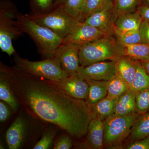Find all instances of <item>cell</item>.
<instances>
[{
	"instance_id": "obj_1",
	"label": "cell",
	"mask_w": 149,
	"mask_h": 149,
	"mask_svg": "<svg viewBox=\"0 0 149 149\" xmlns=\"http://www.w3.org/2000/svg\"><path fill=\"white\" fill-rule=\"evenodd\" d=\"M19 104L29 112L56 125L72 137L88 133L93 118L86 101L72 97L51 80L1 64Z\"/></svg>"
},
{
	"instance_id": "obj_2",
	"label": "cell",
	"mask_w": 149,
	"mask_h": 149,
	"mask_svg": "<svg viewBox=\"0 0 149 149\" xmlns=\"http://www.w3.org/2000/svg\"><path fill=\"white\" fill-rule=\"evenodd\" d=\"M124 56L122 46L114 35H107L80 48L79 52L80 66H85L105 61H115Z\"/></svg>"
},
{
	"instance_id": "obj_3",
	"label": "cell",
	"mask_w": 149,
	"mask_h": 149,
	"mask_svg": "<svg viewBox=\"0 0 149 149\" xmlns=\"http://www.w3.org/2000/svg\"><path fill=\"white\" fill-rule=\"evenodd\" d=\"M17 25L23 32L31 37L42 54L47 57H53L56 51L63 42V39L51 29L37 24L26 14L18 13Z\"/></svg>"
},
{
	"instance_id": "obj_4",
	"label": "cell",
	"mask_w": 149,
	"mask_h": 149,
	"mask_svg": "<svg viewBox=\"0 0 149 149\" xmlns=\"http://www.w3.org/2000/svg\"><path fill=\"white\" fill-rule=\"evenodd\" d=\"M18 12L15 5L9 0H1L0 3V48L3 52L10 56L16 53L13 40L22 36L23 32L17 25Z\"/></svg>"
},
{
	"instance_id": "obj_5",
	"label": "cell",
	"mask_w": 149,
	"mask_h": 149,
	"mask_svg": "<svg viewBox=\"0 0 149 149\" xmlns=\"http://www.w3.org/2000/svg\"><path fill=\"white\" fill-rule=\"evenodd\" d=\"M13 55L15 66L27 74L52 81H59L69 75L62 69L59 61L55 57L41 61H32L22 58L16 53Z\"/></svg>"
},
{
	"instance_id": "obj_6",
	"label": "cell",
	"mask_w": 149,
	"mask_h": 149,
	"mask_svg": "<svg viewBox=\"0 0 149 149\" xmlns=\"http://www.w3.org/2000/svg\"><path fill=\"white\" fill-rule=\"evenodd\" d=\"M140 114L128 115L113 114L104 121V146L116 148L130 135L131 128Z\"/></svg>"
},
{
	"instance_id": "obj_7",
	"label": "cell",
	"mask_w": 149,
	"mask_h": 149,
	"mask_svg": "<svg viewBox=\"0 0 149 149\" xmlns=\"http://www.w3.org/2000/svg\"><path fill=\"white\" fill-rule=\"evenodd\" d=\"M26 15L37 24L51 29L63 39L80 22L67 13L63 4L47 13Z\"/></svg>"
},
{
	"instance_id": "obj_8",
	"label": "cell",
	"mask_w": 149,
	"mask_h": 149,
	"mask_svg": "<svg viewBox=\"0 0 149 149\" xmlns=\"http://www.w3.org/2000/svg\"><path fill=\"white\" fill-rule=\"evenodd\" d=\"M118 17L113 0L105 6L91 14L83 21L107 35H113L115 22Z\"/></svg>"
},
{
	"instance_id": "obj_9",
	"label": "cell",
	"mask_w": 149,
	"mask_h": 149,
	"mask_svg": "<svg viewBox=\"0 0 149 149\" xmlns=\"http://www.w3.org/2000/svg\"><path fill=\"white\" fill-rule=\"evenodd\" d=\"M107 35L96 27L80 21L65 37L62 44H71L81 47Z\"/></svg>"
},
{
	"instance_id": "obj_10",
	"label": "cell",
	"mask_w": 149,
	"mask_h": 149,
	"mask_svg": "<svg viewBox=\"0 0 149 149\" xmlns=\"http://www.w3.org/2000/svg\"><path fill=\"white\" fill-rule=\"evenodd\" d=\"M75 75L85 80L108 81L116 75L115 61H105L80 66Z\"/></svg>"
},
{
	"instance_id": "obj_11",
	"label": "cell",
	"mask_w": 149,
	"mask_h": 149,
	"mask_svg": "<svg viewBox=\"0 0 149 149\" xmlns=\"http://www.w3.org/2000/svg\"><path fill=\"white\" fill-rule=\"evenodd\" d=\"M80 47L71 44L59 47L54 56L58 58L62 69L69 75H74L80 68L79 52Z\"/></svg>"
},
{
	"instance_id": "obj_12",
	"label": "cell",
	"mask_w": 149,
	"mask_h": 149,
	"mask_svg": "<svg viewBox=\"0 0 149 149\" xmlns=\"http://www.w3.org/2000/svg\"><path fill=\"white\" fill-rule=\"evenodd\" d=\"M52 82L72 97L83 100L88 97L89 90L88 82L75 74Z\"/></svg>"
},
{
	"instance_id": "obj_13",
	"label": "cell",
	"mask_w": 149,
	"mask_h": 149,
	"mask_svg": "<svg viewBox=\"0 0 149 149\" xmlns=\"http://www.w3.org/2000/svg\"><path fill=\"white\" fill-rule=\"evenodd\" d=\"M27 126L23 118L19 117L14 121L6 133V140L10 149H19L24 142Z\"/></svg>"
},
{
	"instance_id": "obj_14",
	"label": "cell",
	"mask_w": 149,
	"mask_h": 149,
	"mask_svg": "<svg viewBox=\"0 0 149 149\" xmlns=\"http://www.w3.org/2000/svg\"><path fill=\"white\" fill-rule=\"evenodd\" d=\"M104 121L97 118L93 117L89 123L87 133V145L94 149L104 148Z\"/></svg>"
},
{
	"instance_id": "obj_15",
	"label": "cell",
	"mask_w": 149,
	"mask_h": 149,
	"mask_svg": "<svg viewBox=\"0 0 149 149\" xmlns=\"http://www.w3.org/2000/svg\"><path fill=\"white\" fill-rule=\"evenodd\" d=\"M115 61L116 74L123 79L131 88L136 73V60L123 56Z\"/></svg>"
},
{
	"instance_id": "obj_16",
	"label": "cell",
	"mask_w": 149,
	"mask_h": 149,
	"mask_svg": "<svg viewBox=\"0 0 149 149\" xmlns=\"http://www.w3.org/2000/svg\"><path fill=\"white\" fill-rule=\"evenodd\" d=\"M136 94V92L130 89L119 97L116 105L114 114L125 116L137 112Z\"/></svg>"
},
{
	"instance_id": "obj_17",
	"label": "cell",
	"mask_w": 149,
	"mask_h": 149,
	"mask_svg": "<svg viewBox=\"0 0 149 149\" xmlns=\"http://www.w3.org/2000/svg\"><path fill=\"white\" fill-rule=\"evenodd\" d=\"M118 98L111 99L107 97L92 105L90 106L93 117L97 118L104 121L114 113L115 108Z\"/></svg>"
},
{
	"instance_id": "obj_18",
	"label": "cell",
	"mask_w": 149,
	"mask_h": 149,
	"mask_svg": "<svg viewBox=\"0 0 149 149\" xmlns=\"http://www.w3.org/2000/svg\"><path fill=\"white\" fill-rule=\"evenodd\" d=\"M89 85V90L86 102L92 105L104 98L107 95L108 81L86 80Z\"/></svg>"
},
{
	"instance_id": "obj_19",
	"label": "cell",
	"mask_w": 149,
	"mask_h": 149,
	"mask_svg": "<svg viewBox=\"0 0 149 149\" xmlns=\"http://www.w3.org/2000/svg\"><path fill=\"white\" fill-rule=\"evenodd\" d=\"M143 21L141 15L136 11L118 17L115 22V27L123 31L138 30Z\"/></svg>"
},
{
	"instance_id": "obj_20",
	"label": "cell",
	"mask_w": 149,
	"mask_h": 149,
	"mask_svg": "<svg viewBox=\"0 0 149 149\" xmlns=\"http://www.w3.org/2000/svg\"><path fill=\"white\" fill-rule=\"evenodd\" d=\"M0 70V99L15 111L19 104L11 88L6 74L2 70Z\"/></svg>"
},
{
	"instance_id": "obj_21",
	"label": "cell",
	"mask_w": 149,
	"mask_h": 149,
	"mask_svg": "<svg viewBox=\"0 0 149 149\" xmlns=\"http://www.w3.org/2000/svg\"><path fill=\"white\" fill-rule=\"evenodd\" d=\"M149 136V111L141 114L131 128L129 137L132 141L140 140Z\"/></svg>"
},
{
	"instance_id": "obj_22",
	"label": "cell",
	"mask_w": 149,
	"mask_h": 149,
	"mask_svg": "<svg viewBox=\"0 0 149 149\" xmlns=\"http://www.w3.org/2000/svg\"><path fill=\"white\" fill-rule=\"evenodd\" d=\"M130 89L128 83L116 74L108 81L107 97L111 99L118 98Z\"/></svg>"
},
{
	"instance_id": "obj_23",
	"label": "cell",
	"mask_w": 149,
	"mask_h": 149,
	"mask_svg": "<svg viewBox=\"0 0 149 149\" xmlns=\"http://www.w3.org/2000/svg\"><path fill=\"white\" fill-rule=\"evenodd\" d=\"M124 56L141 61H149V44L139 43L123 47Z\"/></svg>"
},
{
	"instance_id": "obj_24",
	"label": "cell",
	"mask_w": 149,
	"mask_h": 149,
	"mask_svg": "<svg viewBox=\"0 0 149 149\" xmlns=\"http://www.w3.org/2000/svg\"><path fill=\"white\" fill-rule=\"evenodd\" d=\"M136 60V71L130 89L137 93L149 88V75L140 61Z\"/></svg>"
},
{
	"instance_id": "obj_25",
	"label": "cell",
	"mask_w": 149,
	"mask_h": 149,
	"mask_svg": "<svg viewBox=\"0 0 149 149\" xmlns=\"http://www.w3.org/2000/svg\"><path fill=\"white\" fill-rule=\"evenodd\" d=\"M88 0H65L63 7L67 13L77 19L82 21Z\"/></svg>"
},
{
	"instance_id": "obj_26",
	"label": "cell",
	"mask_w": 149,
	"mask_h": 149,
	"mask_svg": "<svg viewBox=\"0 0 149 149\" xmlns=\"http://www.w3.org/2000/svg\"><path fill=\"white\" fill-rule=\"evenodd\" d=\"M113 35L122 47L141 43L139 29L123 31L114 27Z\"/></svg>"
},
{
	"instance_id": "obj_27",
	"label": "cell",
	"mask_w": 149,
	"mask_h": 149,
	"mask_svg": "<svg viewBox=\"0 0 149 149\" xmlns=\"http://www.w3.org/2000/svg\"><path fill=\"white\" fill-rule=\"evenodd\" d=\"M113 7L117 16L134 12L141 4V0H113Z\"/></svg>"
},
{
	"instance_id": "obj_28",
	"label": "cell",
	"mask_w": 149,
	"mask_h": 149,
	"mask_svg": "<svg viewBox=\"0 0 149 149\" xmlns=\"http://www.w3.org/2000/svg\"><path fill=\"white\" fill-rule=\"evenodd\" d=\"M137 112L143 114L149 111V88L136 93Z\"/></svg>"
},
{
	"instance_id": "obj_29",
	"label": "cell",
	"mask_w": 149,
	"mask_h": 149,
	"mask_svg": "<svg viewBox=\"0 0 149 149\" xmlns=\"http://www.w3.org/2000/svg\"><path fill=\"white\" fill-rule=\"evenodd\" d=\"M54 0H31L30 6L34 14L47 13L54 7Z\"/></svg>"
},
{
	"instance_id": "obj_30",
	"label": "cell",
	"mask_w": 149,
	"mask_h": 149,
	"mask_svg": "<svg viewBox=\"0 0 149 149\" xmlns=\"http://www.w3.org/2000/svg\"><path fill=\"white\" fill-rule=\"evenodd\" d=\"M54 130L51 129L46 130L43 133L41 139L37 142L33 149H49L51 146L55 136Z\"/></svg>"
},
{
	"instance_id": "obj_31",
	"label": "cell",
	"mask_w": 149,
	"mask_h": 149,
	"mask_svg": "<svg viewBox=\"0 0 149 149\" xmlns=\"http://www.w3.org/2000/svg\"><path fill=\"white\" fill-rule=\"evenodd\" d=\"M112 0H88L82 21L91 14L103 7Z\"/></svg>"
},
{
	"instance_id": "obj_32",
	"label": "cell",
	"mask_w": 149,
	"mask_h": 149,
	"mask_svg": "<svg viewBox=\"0 0 149 149\" xmlns=\"http://www.w3.org/2000/svg\"><path fill=\"white\" fill-rule=\"evenodd\" d=\"M72 139L69 136L62 135L55 144L54 149H69L72 147Z\"/></svg>"
},
{
	"instance_id": "obj_33",
	"label": "cell",
	"mask_w": 149,
	"mask_h": 149,
	"mask_svg": "<svg viewBox=\"0 0 149 149\" xmlns=\"http://www.w3.org/2000/svg\"><path fill=\"white\" fill-rule=\"evenodd\" d=\"M127 149H149V136L140 140L133 141L125 148Z\"/></svg>"
},
{
	"instance_id": "obj_34",
	"label": "cell",
	"mask_w": 149,
	"mask_h": 149,
	"mask_svg": "<svg viewBox=\"0 0 149 149\" xmlns=\"http://www.w3.org/2000/svg\"><path fill=\"white\" fill-rule=\"evenodd\" d=\"M141 43L149 45V21L143 20L140 29Z\"/></svg>"
},
{
	"instance_id": "obj_35",
	"label": "cell",
	"mask_w": 149,
	"mask_h": 149,
	"mask_svg": "<svg viewBox=\"0 0 149 149\" xmlns=\"http://www.w3.org/2000/svg\"><path fill=\"white\" fill-rule=\"evenodd\" d=\"M8 105L3 101L0 102V121L4 122L9 118L10 116V111Z\"/></svg>"
},
{
	"instance_id": "obj_36",
	"label": "cell",
	"mask_w": 149,
	"mask_h": 149,
	"mask_svg": "<svg viewBox=\"0 0 149 149\" xmlns=\"http://www.w3.org/2000/svg\"><path fill=\"white\" fill-rule=\"evenodd\" d=\"M137 11L141 15L143 20L149 21V6L141 5L138 7Z\"/></svg>"
},
{
	"instance_id": "obj_37",
	"label": "cell",
	"mask_w": 149,
	"mask_h": 149,
	"mask_svg": "<svg viewBox=\"0 0 149 149\" xmlns=\"http://www.w3.org/2000/svg\"><path fill=\"white\" fill-rule=\"evenodd\" d=\"M141 64L143 67L144 69L149 75V61H141Z\"/></svg>"
},
{
	"instance_id": "obj_38",
	"label": "cell",
	"mask_w": 149,
	"mask_h": 149,
	"mask_svg": "<svg viewBox=\"0 0 149 149\" xmlns=\"http://www.w3.org/2000/svg\"><path fill=\"white\" fill-rule=\"evenodd\" d=\"M65 1V0H54V7H56L61 5L63 4Z\"/></svg>"
},
{
	"instance_id": "obj_39",
	"label": "cell",
	"mask_w": 149,
	"mask_h": 149,
	"mask_svg": "<svg viewBox=\"0 0 149 149\" xmlns=\"http://www.w3.org/2000/svg\"><path fill=\"white\" fill-rule=\"evenodd\" d=\"M141 5L149 6V0H141Z\"/></svg>"
}]
</instances>
